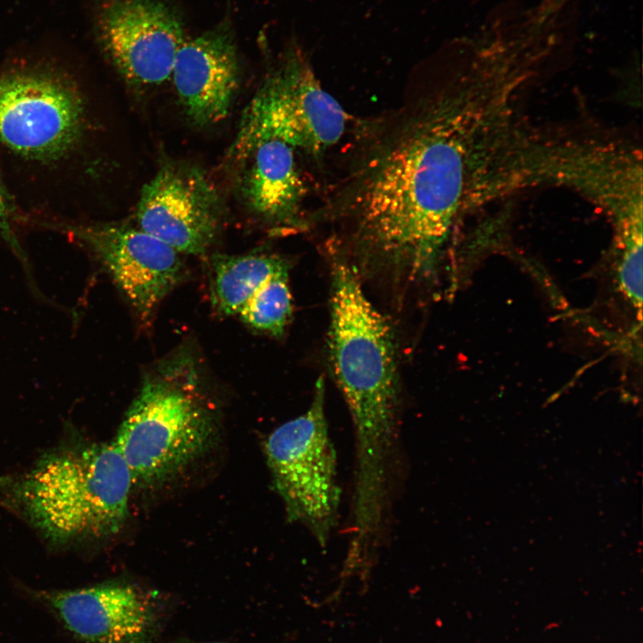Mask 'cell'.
<instances>
[{
  "mask_svg": "<svg viewBox=\"0 0 643 643\" xmlns=\"http://www.w3.org/2000/svg\"><path fill=\"white\" fill-rule=\"evenodd\" d=\"M509 122L498 88L453 83L360 121L342 174L307 228L328 246L413 282L436 274L455 225L496 193Z\"/></svg>",
  "mask_w": 643,
  "mask_h": 643,
  "instance_id": "cell-1",
  "label": "cell"
},
{
  "mask_svg": "<svg viewBox=\"0 0 643 643\" xmlns=\"http://www.w3.org/2000/svg\"><path fill=\"white\" fill-rule=\"evenodd\" d=\"M101 128L74 70L47 60L0 66V173L29 227L87 220Z\"/></svg>",
  "mask_w": 643,
  "mask_h": 643,
  "instance_id": "cell-2",
  "label": "cell"
},
{
  "mask_svg": "<svg viewBox=\"0 0 643 643\" xmlns=\"http://www.w3.org/2000/svg\"><path fill=\"white\" fill-rule=\"evenodd\" d=\"M328 354L348 407L355 445V499L389 497L398 459L400 387L394 332L364 294L356 270L330 251Z\"/></svg>",
  "mask_w": 643,
  "mask_h": 643,
  "instance_id": "cell-3",
  "label": "cell"
},
{
  "mask_svg": "<svg viewBox=\"0 0 643 643\" xmlns=\"http://www.w3.org/2000/svg\"><path fill=\"white\" fill-rule=\"evenodd\" d=\"M7 500L57 544L116 533L129 512L132 476L113 443L53 450L6 485Z\"/></svg>",
  "mask_w": 643,
  "mask_h": 643,
  "instance_id": "cell-4",
  "label": "cell"
},
{
  "mask_svg": "<svg viewBox=\"0 0 643 643\" xmlns=\"http://www.w3.org/2000/svg\"><path fill=\"white\" fill-rule=\"evenodd\" d=\"M192 358L176 354L143 380L113 442L129 468L133 485L151 486L199 457L214 437Z\"/></svg>",
  "mask_w": 643,
  "mask_h": 643,
  "instance_id": "cell-5",
  "label": "cell"
},
{
  "mask_svg": "<svg viewBox=\"0 0 643 643\" xmlns=\"http://www.w3.org/2000/svg\"><path fill=\"white\" fill-rule=\"evenodd\" d=\"M349 120L306 57L291 49L246 107L229 157L241 163L257 146L278 140L320 160L341 140Z\"/></svg>",
  "mask_w": 643,
  "mask_h": 643,
  "instance_id": "cell-6",
  "label": "cell"
},
{
  "mask_svg": "<svg viewBox=\"0 0 643 643\" xmlns=\"http://www.w3.org/2000/svg\"><path fill=\"white\" fill-rule=\"evenodd\" d=\"M324 404L322 377L308 409L279 426L265 442L273 483L289 520L305 526L321 547L337 526L341 495Z\"/></svg>",
  "mask_w": 643,
  "mask_h": 643,
  "instance_id": "cell-7",
  "label": "cell"
},
{
  "mask_svg": "<svg viewBox=\"0 0 643 643\" xmlns=\"http://www.w3.org/2000/svg\"><path fill=\"white\" fill-rule=\"evenodd\" d=\"M36 227L58 231L89 252L144 321L181 277L180 253L140 228L97 220L45 221Z\"/></svg>",
  "mask_w": 643,
  "mask_h": 643,
  "instance_id": "cell-8",
  "label": "cell"
},
{
  "mask_svg": "<svg viewBox=\"0 0 643 643\" xmlns=\"http://www.w3.org/2000/svg\"><path fill=\"white\" fill-rule=\"evenodd\" d=\"M223 218L219 192L198 167L163 163L144 185L138 226L180 254L202 255L213 245Z\"/></svg>",
  "mask_w": 643,
  "mask_h": 643,
  "instance_id": "cell-9",
  "label": "cell"
},
{
  "mask_svg": "<svg viewBox=\"0 0 643 643\" xmlns=\"http://www.w3.org/2000/svg\"><path fill=\"white\" fill-rule=\"evenodd\" d=\"M101 45L121 78L134 87L163 84L184 43L178 15L161 0H104L98 12Z\"/></svg>",
  "mask_w": 643,
  "mask_h": 643,
  "instance_id": "cell-10",
  "label": "cell"
},
{
  "mask_svg": "<svg viewBox=\"0 0 643 643\" xmlns=\"http://www.w3.org/2000/svg\"><path fill=\"white\" fill-rule=\"evenodd\" d=\"M73 643H150L156 613L134 587L108 581L65 589H28Z\"/></svg>",
  "mask_w": 643,
  "mask_h": 643,
  "instance_id": "cell-11",
  "label": "cell"
},
{
  "mask_svg": "<svg viewBox=\"0 0 643 643\" xmlns=\"http://www.w3.org/2000/svg\"><path fill=\"white\" fill-rule=\"evenodd\" d=\"M171 77L186 114L195 124L207 126L222 121L238 88L232 40L221 31L185 40Z\"/></svg>",
  "mask_w": 643,
  "mask_h": 643,
  "instance_id": "cell-12",
  "label": "cell"
},
{
  "mask_svg": "<svg viewBox=\"0 0 643 643\" xmlns=\"http://www.w3.org/2000/svg\"><path fill=\"white\" fill-rule=\"evenodd\" d=\"M296 153L289 145L271 140L257 146L241 162L239 191L244 204L276 230L307 229L304 207L308 188Z\"/></svg>",
  "mask_w": 643,
  "mask_h": 643,
  "instance_id": "cell-13",
  "label": "cell"
},
{
  "mask_svg": "<svg viewBox=\"0 0 643 643\" xmlns=\"http://www.w3.org/2000/svg\"><path fill=\"white\" fill-rule=\"evenodd\" d=\"M212 266L213 301L218 312L228 316L238 314L270 278L288 270L284 258L267 253L213 255Z\"/></svg>",
  "mask_w": 643,
  "mask_h": 643,
  "instance_id": "cell-14",
  "label": "cell"
},
{
  "mask_svg": "<svg viewBox=\"0 0 643 643\" xmlns=\"http://www.w3.org/2000/svg\"><path fill=\"white\" fill-rule=\"evenodd\" d=\"M288 270L270 278L246 302L238 313L253 329L281 337L292 316Z\"/></svg>",
  "mask_w": 643,
  "mask_h": 643,
  "instance_id": "cell-15",
  "label": "cell"
},
{
  "mask_svg": "<svg viewBox=\"0 0 643 643\" xmlns=\"http://www.w3.org/2000/svg\"><path fill=\"white\" fill-rule=\"evenodd\" d=\"M28 227L26 217L18 208L0 173V244L9 247L24 265H28L27 257L20 236L22 229Z\"/></svg>",
  "mask_w": 643,
  "mask_h": 643,
  "instance_id": "cell-16",
  "label": "cell"
},
{
  "mask_svg": "<svg viewBox=\"0 0 643 643\" xmlns=\"http://www.w3.org/2000/svg\"><path fill=\"white\" fill-rule=\"evenodd\" d=\"M202 643H221V642H202Z\"/></svg>",
  "mask_w": 643,
  "mask_h": 643,
  "instance_id": "cell-17",
  "label": "cell"
}]
</instances>
